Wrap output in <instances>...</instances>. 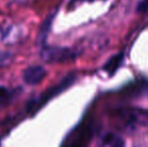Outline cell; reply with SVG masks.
<instances>
[{
	"label": "cell",
	"instance_id": "cell-10",
	"mask_svg": "<svg viewBox=\"0 0 148 147\" xmlns=\"http://www.w3.org/2000/svg\"><path fill=\"white\" fill-rule=\"evenodd\" d=\"M136 10L140 13H146L148 12V0H141L136 7Z\"/></svg>",
	"mask_w": 148,
	"mask_h": 147
},
{
	"label": "cell",
	"instance_id": "cell-3",
	"mask_svg": "<svg viewBox=\"0 0 148 147\" xmlns=\"http://www.w3.org/2000/svg\"><path fill=\"white\" fill-rule=\"evenodd\" d=\"M47 76V71L41 66H31L23 72V80L27 85L34 86L43 80Z\"/></svg>",
	"mask_w": 148,
	"mask_h": 147
},
{
	"label": "cell",
	"instance_id": "cell-6",
	"mask_svg": "<svg viewBox=\"0 0 148 147\" xmlns=\"http://www.w3.org/2000/svg\"><path fill=\"white\" fill-rule=\"evenodd\" d=\"M124 94L128 96H143L148 95V82L147 81H139L129 85L127 89L124 90Z\"/></svg>",
	"mask_w": 148,
	"mask_h": 147
},
{
	"label": "cell",
	"instance_id": "cell-9",
	"mask_svg": "<svg viewBox=\"0 0 148 147\" xmlns=\"http://www.w3.org/2000/svg\"><path fill=\"white\" fill-rule=\"evenodd\" d=\"M12 98V93L6 87L0 86V105L6 104Z\"/></svg>",
	"mask_w": 148,
	"mask_h": 147
},
{
	"label": "cell",
	"instance_id": "cell-1",
	"mask_svg": "<svg viewBox=\"0 0 148 147\" xmlns=\"http://www.w3.org/2000/svg\"><path fill=\"white\" fill-rule=\"evenodd\" d=\"M76 81V75L74 73H71L66 75L60 83H58L56 86H53L51 88L45 90L42 94H40L35 100H32L28 104L27 110L31 113H36L45 103H47L49 100L57 97L60 93L64 92L66 89H69Z\"/></svg>",
	"mask_w": 148,
	"mask_h": 147
},
{
	"label": "cell",
	"instance_id": "cell-4",
	"mask_svg": "<svg viewBox=\"0 0 148 147\" xmlns=\"http://www.w3.org/2000/svg\"><path fill=\"white\" fill-rule=\"evenodd\" d=\"M76 136H74L72 145H86L93 137L95 128L93 124H84L78 130H76Z\"/></svg>",
	"mask_w": 148,
	"mask_h": 147
},
{
	"label": "cell",
	"instance_id": "cell-8",
	"mask_svg": "<svg viewBox=\"0 0 148 147\" xmlns=\"http://www.w3.org/2000/svg\"><path fill=\"white\" fill-rule=\"evenodd\" d=\"M102 144L105 146H124L125 142L120 136H118L115 133H107L102 139Z\"/></svg>",
	"mask_w": 148,
	"mask_h": 147
},
{
	"label": "cell",
	"instance_id": "cell-5",
	"mask_svg": "<svg viewBox=\"0 0 148 147\" xmlns=\"http://www.w3.org/2000/svg\"><path fill=\"white\" fill-rule=\"evenodd\" d=\"M124 53L120 51V53H116V55H112L109 59L105 63V65L103 66V71L105 73H107L109 76H113L116 72L120 69V67L122 66V63L124 61Z\"/></svg>",
	"mask_w": 148,
	"mask_h": 147
},
{
	"label": "cell",
	"instance_id": "cell-2",
	"mask_svg": "<svg viewBox=\"0 0 148 147\" xmlns=\"http://www.w3.org/2000/svg\"><path fill=\"white\" fill-rule=\"evenodd\" d=\"M76 57V51L68 47L47 46L41 51V57L47 63H62L73 59Z\"/></svg>",
	"mask_w": 148,
	"mask_h": 147
},
{
	"label": "cell",
	"instance_id": "cell-7",
	"mask_svg": "<svg viewBox=\"0 0 148 147\" xmlns=\"http://www.w3.org/2000/svg\"><path fill=\"white\" fill-rule=\"evenodd\" d=\"M55 15H56L55 12L49 14V15H47V17H45V21L42 22V24H41L40 27H39L38 34H37V41H38V43H40V44H43L45 41L47 40L49 32L51 28V24H53Z\"/></svg>",
	"mask_w": 148,
	"mask_h": 147
},
{
	"label": "cell",
	"instance_id": "cell-11",
	"mask_svg": "<svg viewBox=\"0 0 148 147\" xmlns=\"http://www.w3.org/2000/svg\"><path fill=\"white\" fill-rule=\"evenodd\" d=\"M93 2V1H106V0H72L71 3L74 4V3H78V2Z\"/></svg>",
	"mask_w": 148,
	"mask_h": 147
}]
</instances>
